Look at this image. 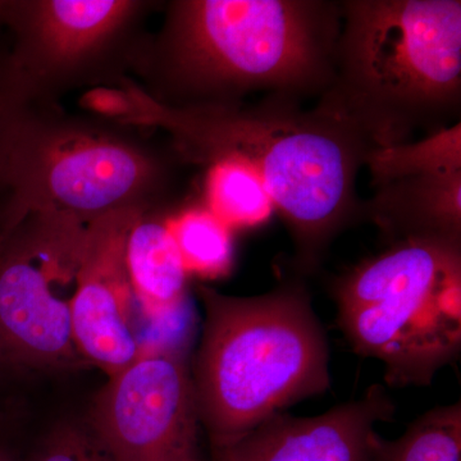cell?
I'll list each match as a JSON object with an SVG mask.
<instances>
[{
    "mask_svg": "<svg viewBox=\"0 0 461 461\" xmlns=\"http://www.w3.org/2000/svg\"><path fill=\"white\" fill-rule=\"evenodd\" d=\"M341 27V2L177 0L130 67L165 107H230L253 93L303 103L330 86Z\"/></svg>",
    "mask_w": 461,
    "mask_h": 461,
    "instance_id": "obj_1",
    "label": "cell"
},
{
    "mask_svg": "<svg viewBox=\"0 0 461 461\" xmlns=\"http://www.w3.org/2000/svg\"><path fill=\"white\" fill-rule=\"evenodd\" d=\"M133 100L130 124L166 130L182 162L238 157L259 173L293 236L300 271L313 272L336 236L362 220L355 184L372 149L321 109L281 96L250 105L169 108L140 87Z\"/></svg>",
    "mask_w": 461,
    "mask_h": 461,
    "instance_id": "obj_2",
    "label": "cell"
},
{
    "mask_svg": "<svg viewBox=\"0 0 461 461\" xmlns=\"http://www.w3.org/2000/svg\"><path fill=\"white\" fill-rule=\"evenodd\" d=\"M341 12L335 71L315 107L372 151L453 126L461 109L460 0H345Z\"/></svg>",
    "mask_w": 461,
    "mask_h": 461,
    "instance_id": "obj_3",
    "label": "cell"
},
{
    "mask_svg": "<svg viewBox=\"0 0 461 461\" xmlns=\"http://www.w3.org/2000/svg\"><path fill=\"white\" fill-rule=\"evenodd\" d=\"M204 329L191 375L212 447L330 387L326 336L299 282L253 297L199 287Z\"/></svg>",
    "mask_w": 461,
    "mask_h": 461,
    "instance_id": "obj_4",
    "label": "cell"
},
{
    "mask_svg": "<svg viewBox=\"0 0 461 461\" xmlns=\"http://www.w3.org/2000/svg\"><path fill=\"white\" fill-rule=\"evenodd\" d=\"M355 353L384 366L393 387L429 386L461 350V240L390 242L335 284Z\"/></svg>",
    "mask_w": 461,
    "mask_h": 461,
    "instance_id": "obj_5",
    "label": "cell"
},
{
    "mask_svg": "<svg viewBox=\"0 0 461 461\" xmlns=\"http://www.w3.org/2000/svg\"><path fill=\"white\" fill-rule=\"evenodd\" d=\"M129 127L95 115L74 117L54 100L36 99L9 159L12 204L62 212L86 224L124 209L157 212L168 200L181 159Z\"/></svg>",
    "mask_w": 461,
    "mask_h": 461,
    "instance_id": "obj_6",
    "label": "cell"
},
{
    "mask_svg": "<svg viewBox=\"0 0 461 461\" xmlns=\"http://www.w3.org/2000/svg\"><path fill=\"white\" fill-rule=\"evenodd\" d=\"M86 223L53 211H26L0 247V345L7 366L76 369L72 308Z\"/></svg>",
    "mask_w": 461,
    "mask_h": 461,
    "instance_id": "obj_7",
    "label": "cell"
},
{
    "mask_svg": "<svg viewBox=\"0 0 461 461\" xmlns=\"http://www.w3.org/2000/svg\"><path fill=\"white\" fill-rule=\"evenodd\" d=\"M145 3L132 0H8L0 23L20 71L41 99L77 83L121 78L139 41L132 35Z\"/></svg>",
    "mask_w": 461,
    "mask_h": 461,
    "instance_id": "obj_8",
    "label": "cell"
},
{
    "mask_svg": "<svg viewBox=\"0 0 461 461\" xmlns=\"http://www.w3.org/2000/svg\"><path fill=\"white\" fill-rule=\"evenodd\" d=\"M86 426L112 461L194 459L200 418L193 377L180 355L149 348L109 377Z\"/></svg>",
    "mask_w": 461,
    "mask_h": 461,
    "instance_id": "obj_9",
    "label": "cell"
},
{
    "mask_svg": "<svg viewBox=\"0 0 461 461\" xmlns=\"http://www.w3.org/2000/svg\"><path fill=\"white\" fill-rule=\"evenodd\" d=\"M145 213L124 209L86 224L72 333L87 366H98L108 378L148 351L133 329L136 300L126 263L130 232Z\"/></svg>",
    "mask_w": 461,
    "mask_h": 461,
    "instance_id": "obj_10",
    "label": "cell"
},
{
    "mask_svg": "<svg viewBox=\"0 0 461 461\" xmlns=\"http://www.w3.org/2000/svg\"><path fill=\"white\" fill-rule=\"evenodd\" d=\"M393 403L375 384L359 400L317 417L277 412L229 445L214 461H378L375 426L393 420Z\"/></svg>",
    "mask_w": 461,
    "mask_h": 461,
    "instance_id": "obj_11",
    "label": "cell"
},
{
    "mask_svg": "<svg viewBox=\"0 0 461 461\" xmlns=\"http://www.w3.org/2000/svg\"><path fill=\"white\" fill-rule=\"evenodd\" d=\"M388 244L409 238L461 240V171L411 176L375 187L363 202Z\"/></svg>",
    "mask_w": 461,
    "mask_h": 461,
    "instance_id": "obj_12",
    "label": "cell"
},
{
    "mask_svg": "<svg viewBox=\"0 0 461 461\" xmlns=\"http://www.w3.org/2000/svg\"><path fill=\"white\" fill-rule=\"evenodd\" d=\"M126 263L133 296L148 317L165 320L180 311L189 275L167 218L142 215L127 240Z\"/></svg>",
    "mask_w": 461,
    "mask_h": 461,
    "instance_id": "obj_13",
    "label": "cell"
},
{
    "mask_svg": "<svg viewBox=\"0 0 461 461\" xmlns=\"http://www.w3.org/2000/svg\"><path fill=\"white\" fill-rule=\"evenodd\" d=\"M205 206L233 229H254L271 220L275 206L259 173L238 157L209 163Z\"/></svg>",
    "mask_w": 461,
    "mask_h": 461,
    "instance_id": "obj_14",
    "label": "cell"
},
{
    "mask_svg": "<svg viewBox=\"0 0 461 461\" xmlns=\"http://www.w3.org/2000/svg\"><path fill=\"white\" fill-rule=\"evenodd\" d=\"M187 275L220 278L233 263L232 230L206 206L185 209L167 218Z\"/></svg>",
    "mask_w": 461,
    "mask_h": 461,
    "instance_id": "obj_15",
    "label": "cell"
},
{
    "mask_svg": "<svg viewBox=\"0 0 461 461\" xmlns=\"http://www.w3.org/2000/svg\"><path fill=\"white\" fill-rule=\"evenodd\" d=\"M366 166L375 187L411 176L461 171V124L455 123L420 141L373 150Z\"/></svg>",
    "mask_w": 461,
    "mask_h": 461,
    "instance_id": "obj_16",
    "label": "cell"
},
{
    "mask_svg": "<svg viewBox=\"0 0 461 461\" xmlns=\"http://www.w3.org/2000/svg\"><path fill=\"white\" fill-rule=\"evenodd\" d=\"M378 461H461V406L433 409L395 441L377 437Z\"/></svg>",
    "mask_w": 461,
    "mask_h": 461,
    "instance_id": "obj_17",
    "label": "cell"
},
{
    "mask_svg": "<svg viewBox=\"0 0 461 461\" xmlns=\"http://www.w3.org/2000/svg\"><path fill=\"white\" fill-rule=\"evenodd\" d=\"M38 98L14 62L11 38L0 23V211L12 204L8 167L14 139Z\"/></svg>",
    "mask_w": 461,
    "mask_h": 461,
    "instance_id": "obj_18",
    "label": "cell"
},
{
    "mask_svg": "<svg viewBox=\"0 0 461 461\" xmlns=\"http://www.w3.org/2000/svg\"><path fill=\"white\" fill-rule=\"evenodd\" d=\"M20 461H112L104 448L85 424L65 421L58 424Z\"/></svg>",
    "mask_w": 461,
    "mask_h": 461,
    "instance_id": "obj_19",
    "label": "cell"
},
{
    "mask_svg": "<svg viewBox=\"0 0 461 461\" xmlns=\"http://www.w3.org/2000/svg\"><path fill=\"white\" fill-rule=\"evenodd\" d=\"M21 215L23 214L18 213V212H14V208H5L0 211V247H2L5 236L8 235L9 230H11L12 227H14V224L20 220ZM5 366H7V363H5L2 345H0V369Z\"/></svg>",
    "mask_w": 461,
    "mask_h": 461,
    "instance_id": "obj_20",
    "label": "cell"
},
{
    "mask_svg": "<svg viewBox=\"0 0 461 461\" xmlns=\"http://www.w3.org/2000/svg\"><path fill=\"white\" fill-rule=\"evenodd\" d=\"M0 461H20V455L7 445L0 444Z\"/></svg>",
    "mask_w": 461,
    "mask_h": 461,
    "instance_id": "obj_21",
    "label": "cell"
},
{
    "mask_svg": "<svg viewBox=\"0 0 461 461\" xmlns=\"http://www.w3.org/2000/svg\"><path fill=\"white\" fill-rule=\"evenodd\" d=\"M186 461H199V460H196V457H194V459H189V460H186Z\"/></svg>",
    "mask_w": 461,
    "mask_h": 461,
    "instance_id": "obj_22",
    "label": "cell"
}]
</instances>
